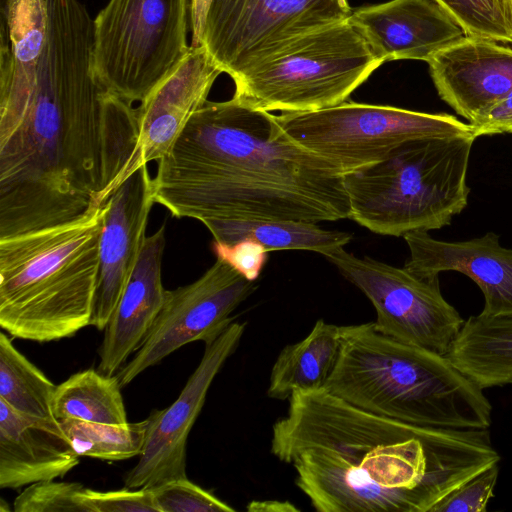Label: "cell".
<instances>
[{
	"instance_id": "6da1fadb",
	"label": "cell",
	"mask_w": 512,
	"mask_h": 512,
	"mask_svg": "<svg viewBox=\"0 0 512 512\" xmlns=\"http://www.w3.org/2000/svg\"><path fill=\"white\" fill-rule=\"evenodd\" d=\"M36 83L0 99V239L78 221L141 165L136 108L93 68V19L79 0H45Z\"/></svg>"
},
{
	"instance_id": "7a4b0ae2",
	"label": "cell",
	"mask_w": 512,
	"mask_h": 512,
	"mask_svg": "<svg viewBox=\"0 0 512 512\" xmlns=\"http://www.w3.org/2000/svg\"><path fill=\"white\" fill-rule=\"evenodd\" d=\"M288 402L273 424L271 453L294 467L295 484L319 512H432L500 461L489 429L412 425L324 388Z\"/></svg>"
},
{
	"instance_id": "3957f363",
	"label": "cell",
	"mask_w": 512,
	"mask_h": 512,
	"mask_svg": "<svg viewBox=\"0 0 512 512\" xmlns=\"http://www.w3.org/2000/svg\"><path fill=\"white\" fill-rule=\"evenodd\" d=\"M155 203L206 228L225 221L349 218L344 173L289 139L275 115L206 101L157 161Z\"/></svg>"
},
{
	"instance_id": "277c9868",
	"label": "cell",
	"mask_w": 512,
	"mask_h": 512,
	"mask_svg": "<svg viewBox=\"0 0 512 512\" xmlns=\"http://www.w3.org/2000/svg\"><path fill=\"white\" fill-rule=\"evenodd\" d=\"M324 389L365 411L400 422L489 429L492 405L446 355L402 343L374 322L341 326V347Z\"/></svg>"
},
{
	"instance_id": "5b68a950",
	"label": "cell",
	"mask_w": 512,
	"mask_h": 512,
	"mask_svg": "<svg viewBox=\"0 0 512 512\" xmlns=\"http://www.w3.org/2000/svg\"><path fill=\"white\" fill-rule=\"evenodd\" d=\"M105 205L68 224L0 239V327L49 342L89 326Z\"/></svg>"
},
{
	"instance_id": "8992f818",
	"label": "cell",
	"mask_w": 512,
	"mask_h": 512,
	"mask_svg": "<svg viewBox=\"0 0 512 512\" xmlns=\"http://www.w3.org/2000/svg\"><path fill=\"white\" fill-rule=\"evenodd\" d=\"M473 134L409 140L386 158L344 174L349 219L386 236L438 230L468 202Z\"/></svg>"
},
{
	"instance_id": "52a82bcc",
	"label": "cell",
	"mask_w": 512,
	"mask_h": 512,
	"mask_svg": "<svg viewBox=\"0 0 512 512\" xmlns=\"http://www.w3.org/2000/svg\"><path fill=\"white\" fill-rule=\"evenodd\" d=\"M383 61L349 18L307 33L234 80V98L297 113L345 102Z\"/></svg>"
},
{
	"instance_id": "ba28073f",
	"label": "cell",
	"mask_w": 512,
	"mask_h": 512,
	"mask_svg": "<svg viewBox=\"0 0 512 512\" xmlns=\"http://www.w3.org/2000/svg\"><path fill=\"white\" fill-rule=\"evenodd\" d=\"M190 0H109L93 19L94 73L108 92L141 102L182 62Z\"/></svg>"
},
{
	"instance_id": "9c48e42d",
	"label": "cell",
	"mask_w": 512,
	"mask_h": 512,
	"mask_svg": "<svg viewBox=\"0 0 512 512\" xmlns=\"http://www.w3.org/2000/svg\"><path fill=\"white\" fill-rule=\"evenodd\" d=\"M347 0H190L192 47L233 81L297 38L341 22Z\"/></svg>"
},
{
	"instance_id": "30bf717a",
	"label": "cell",
	"mask_w": 512,
	"mask_h": 512,
	"mask_svg": "<svg viewBox=\"0 0 512 512\" xmlns=\"http://www.w3.org/2000/svg\"><path fill=\"white\" fill-rule=\"evenodd\" d=\"M275 120L289 139L344 174L383 160L409 140L473 134L469 123L447 113L346 101L316 111L282 113Z\"/></svg>"
},
{
	"instance_id": "8fae6325",
	"label": "cell",
	"mask_w": 512,
	"mask_h": 512,
	"mask_svg": "<svg viewBox=\"0 0 512 512\" xmlns=\"http://www.w3.org/2000/svg\"><path fill=\"white\" fill-rule=\"evenodd\" d=\"M376 311L375 327L402 343L447 355L464 319L443 297L439 275L420 276L344 247L324 256Z\"/></svg>"
},
{
	"instance_id": "7c38bea8",
	"label": "cell",
	"mask_w": 512,
	"mask_h": 512,
	"mask_svg": "<svg viewBox=\"0 0 512 512\" xmlns=\"http://www.w3.org/2000/svg\"><path fill=\"white\" fill-rule=\"evenodd\" d=\"M228 262L215 263L194 282L166 290L163 305L131 359L115 374L122 387L180 347L212 343L234 321L231 314L255 290Z\"/></svg>"
},
{
	"instance_id": "4fadbf2b",
	"label": "cell",
	"mask_w": 512,
	"mask_h": 512,
	"mask_svg": "<svg viewBox=\"0 0 512 512\" xmlns=\"http://www.w3.org/2000/svg\"><path fill=\"white\" fill-rule=\"evenodd\" d=\"M245 328L246 323L233 321L212 343L205 344L204 354L178 398L167 408L154 410L147 417L143 451L137 464L126 474L125 487L153 488L187 477L188 435L214 378L236 351Z\"/></svg>"
},
{
	"instance_id": "5bb4252c",
	"label": "cell",
	"mask_w": 512,
	"mask_h": 512,
	"mask_svg": "<svg viewBox=\"0 0 512 512\" xmlns=\"http://www.w3.org/2000/svg\"><path fill=\"white\" fill-rule=\"evenodd\" d=\"M154 203L147 164L122 182L106 202L89 326L104 330L107 325L140 255Z\"/></svg>"
},
{
	"instance_id": "9a60e30c",
	"label": "cell",
	"mask_w": 512,
	"mask_h": 512,
	"mask_svg": "<svg viewBox=\"0 0 512 512\" xmlns=\"http://www.w3.org/2000/svg\"><path fill=\"white\" fill-rule=\"evenodd\" d=\"M428 64L440 98L469 124L512 90V48L493 40L465 35Z\"/></svg>"
},
{
	"instance_id": "2e32d148",
	"label": "cell",
	"mask_w": 512,
	"mask_h": 512,
	"mask_svg": "<svg viewBox=\"0 0 512 512\" xmlns=\"http://www.w3.org/2000/svg\"><path fill=\"white\" fill-rule=\"evenodd\" d=\"M349 20L383 62L412 59L428 63L465 36L434 0H391L359 8Z\"/></svg>"
},
{
	"instance_id": "e0dca14e",
	"label": "cell",
	"mask_w": 512,
	"mask_h": 512,
	"mask_svg": "<svg viewBox=\"0 0 512 512\" xmlns=\"http://www.w3.org/2000/svg\"><path fill=\"white\" fill-rule=\"evenodd\" d=\"M403 237L410 251L404 268L420 276H436L444 271L463 273L483 293L482 314L512 315V249L502 247L497 234L488 232L457 242L436 240L424 231Z\"/></svg>"
},
{
	"instance_id": "ac0fdd59",
	"label": "cell",
	"mask_w": 512,
	"mask_h": 512,
	"mask_svg": "<svg viewBox=\"0 0 512 512\" xmlns=\"http://www.w3.org/2000/svg\"><path fill=\"white\" fill-rule=\"evenodd\" d=\"M221 73L203 48L190 46L177 68L140 102L136 108L139 144L146 164L170 150L192 115L206 103Z\"/></svg>"
},
{
	"instance_id": "d6986e66",
	"label": "cell",
	"mask_w": 512,
	"mask_h": 512,
	"mask_svg": "<svg viewBox=\"0 0 512 512\" xmlns=\"http://www.w3.org/2000/svg\"><path fill=\"white\" fill-rule=\"evenodd\" d=\"M165 227L146 236L125 289L104 328L97 370L114 375L134 354L152 327L165 299L162 258Z\"/></svg>"
},
{
	"instance_id": "ffe728a7",
	"label": "cell",
	"mask_w": 512,
	"mask_h": 512,
	"mask_svg": "<svg viewBox=\"0 0 512 512\" xmlns=\"http://www.w3.org/2000/svg\"><path fill=\"white\" fill-rule=\"evenodd\" d=\"M79 456L57 419L46 420L15 411L0 400V487L17 489L64 477Z\"/></svg>"
},
{
	"instance_id": "44dd1931",
	"label": "cell",
	"mask_w": 512,
	"mask_h": 512,
	"mask_svg": "<svg viewBox=\"0 0 512 512\" xmlns=\"http://www.w3.org/2000/svg\"><path fill=\"white\" fill-rule=\"evenodd\" d=\"M446 356L483 390L511 384L512 315L470 316Z\"/></svg>"
},
{
	"instance_id": "7402d4cb",
	"label": "cell",
	"mask_w": 512,
	"mask_h": 512,
	"mask_svg": "<svg viewBox=\"0 0 512 512\" xmlns=\"http://www.w3.org/2000/svg\"><path fill=\"white\" fill-rule=\"evenodd\" d=\"M341 347V326L316 321L301 341L286 345L270 373L267 396L288 400L296 392L322 389L329 378Z\"/></svg>"
},
{
	"instance_id": "603a6c76",
	"label": "cell",
	"mask_w": 512,
	"mask_h": 512,
	"mask_svg": "<svg viewBox=\"0 0 512 512\" xmlns=\"http://www.w3.org/2000/svg\"><path fill=\"white\" fill-rule=\"evenodd\" d=\"M214 242L231 245L251 240L267 252L279 250H306L325 256L345 247L352 234L339 230H326L317 223L297 220H241L225 221L207 228Z\"/></svg>"
},
{
	"instance_id": "cb8c5ba5",
	"label": "cell",
	"mask_w": 512,
	"mask_h": 512,
	"mask_svg": "<svg viewBox=\"0 0 512 512\" xmlns=\"http://www.w3.org/2000/svg\"><path fill=\"white\" fill-rule=\"evenodd\" d=\"M116 375L87 369L57 385L52 412L57 420L79 419L106 424L128 423Z\"/></svg>"
},
{
	"instance_id": "d4e9b609",
	"label": "cell",
	"mask_w": 512,
	"mask_h": 512,
	"mask_svg": "<svg viewBox=\"0 0 512 512\" xmlns=\"http://www.w3.org/2000/svg\"><path fill=\"white\" fill-rule=\"evenodd\" d=\"M57 386L0 333V400L15 411L46 420L56 419L52 401Z\"/></svg>"
},
{
	"instance_id": "484cf974",
	"label": "cell",
	"mask_w": 512,
	"mask_h": 512,
	"mask_svg": "<svg viewBox=\"0 0 512 512\" xmlns=\"http://www.w3.org/2000/svg\"><path fill=\"white\" fill-rule=\"evenodd\" d=\"M61 430L79 457L119 461L140 456L147 418L140 422L106 424L79 419L58 420Z\"/></svg>"
},
{
	"instance_id": "4316f807",
	"label": "cell",
	"mask_w": 512,
	"mask_h": 512,
	"mask_svg": "<svg viewBox=\"0 0 512 512\" xmlns=\"http://www.w3.org/2000/svg\"><path fill=\"white\" fill-rule=\"evenodd\" d=\"M466 36L512 44V0H434Z\"/></svg>"
},
{
	"instance_id": "83f0119b",
	"label": "cell",
	"mask_w": 512,
	"mask_h": 512,
	"mask_svg": "<svg viewBox=\"0 0 512 512\" xmlns=\"http://www.w3.org/2000/svg\"><path fill=\"white\" fill-rule=\"evenodd\" d=\"M78 482L48 480L30 484L14 500L15 512H87L78 500Z\"/></svg>"
},
{
	"instance_id": "f1b7e54d",
	"label": "cell",
	"mask_w": 512,
	"mask_h": 512,
	"mask_svg": "<svg viewBox=\"0 0 512 512\" xmlns=\"http://www.w3.org/2000/svg\"><path fill=\"white\" fill-rule=\"evenodd\" d=\"M160 512H234L212 492L188 478L175 479L150 488Z\"/></svg>"
},
{
	"instance_id": "f546056e",
	"label": "cell",
	"mask_w": 512,
	"mask_h": 512,
	"mask_svg": "<svg viewBox=\"0 0 512 512\" xmlns=\"http://www.w3.org/2000/svg\"><path fill=\"white\" fill-rule=\"evenodd\" d=\"M498 475V464L488 467L441 500L432 512H486Z\"/></svg>"
},
{
	"instance_id": "4dcf8cb0",
	"label": "cell",
	"mask_w": 512,
	"mask_h": 512,
	"mask_svg": "<svg viewBox=\"0 0 512 512\" xmlns=\"http://www.w3.org/2000/svg\"><path fill=\"white\" fill-rule=\"evenodd\" d=\"M78 500L87 512H160L150 488L101 492L84 487Z\"/></svg>"
},
{
	"instance_id": "1f68e13d",
	"label": "cell",
	"mask_w": 512,
	"mask_h": 512,
	"mask_svg": "<svg viewBox=\"0 0 512 512\" xmlns=\"http://www.w3.org/2000/svg\"><path fill=\"white\" fill-rule=\"evenodd\" d=\"M217 257L228 262L250 281H255L267 261L268 252L258 243L242 240L231 245L213 242Z\"/></svg>"
},
{
	"instance_id": "d6a6232c",
	"label": "cell",
	"mask_w": 512,
	"mask_h": 512,
	"mask_svg": "<svg viewBox=\"0 0 512 512\" xmlns=\"http://www.w3.org/2000/svg\"><path fill=\"white\" fill-rule=\"evenodd\" d=\"M472 127L473 136L512 134V90Z\"/></svg>"
},
{
	"instance_id": "836d02e7",
	"label": "cell",
	"mask_w": 512,
	"mask_h": 512,
	"mask_svg": "<svg viewBox=\"0 0 512 512\" xmlns=\"http://www.w3.org/2000/svg\"><path fill=\"white\" fill-rule=\"evenodd\" d=\"M246 509L250 512H297V508L289 501L279 500H254L247 504Z\"/></svg>"
},
{
	"instance_id": "e575fe53",
	"label": "cell",
	"mask_w": 512,
	"mask_h": 512,
	"mask_svg": "<svg viewBox=\"0 0 512 512\" xmlns=\"http://www.w3.org/2000/svg\"><path fill=\"white\" fill-rule=\"evenodd\" d=\"M0 503H1L0 504V512H9L10 511L9 506L3 499H1Z\"/></svg>"
},
{
	"instance_id": "d590c367",
	"label": "cell",
	"mask_w": 512,
	"mask_h": 512,
	"mask_svg": "<svg viewBox=\"0 0 512 512\" xmlns=\"http://www.w3.org/2000/svg\"><path fill=\"white\" fill-rule=\"evenodd\" d=\"M9 0H0V10H2Z\"/></svg>"
}]
</instances>
